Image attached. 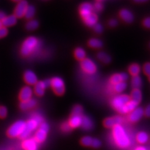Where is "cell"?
Returning <instances> with one entry per match:
<instances>
[{
    "label": "cell",
    "mask_w": 150,
    "mask_h": 150,
    "mask_svg": "<svg viewBox=\"0 0 150 150\" xmlns=\"http://www.w3.org/2000/svg\"><path fill=\"white\" fill-rule=\"evenodd\" d=\"M136 139H137V142L139 144H144L146 143L148 140V135L146 133L143 132H139L137 134V137H136Z\"/></svg>",
    "instance_id": "27"
},
{
    "label": "cell",
    "mask_w": 150,
    "mask_h": 150,
    "mask_svg": "<svg viewBox=\"0 0 150 150\" xmlns=\"http://www.w3.org/2000/svg\"><path fill=\"white\" fill-rule=\"evenodd\" d=\"M81 68L84 72L89 74H95L97 70L95 63L89 58H84L81 61Z\"/></svg>",
    "instance_id": "8"
},
{
    "label": "cell",
    "mask_w": 150,
    "mask_h": 150,
    "mask_svg": "<svg viewBox=\"0 0 150 150\" xmlns=\"http://www.w3.org/2000/svg\"><path fill=\"white\" fill-rule=\"evenodd\" d=\"M39 26V23L36 20H29L26 25V28L28 31H33L36 30Z\"/></svg>",
    "instance_id": "30"
},
{
    "label": "cell",
    "mask_w": 150,
    "mask_h": 150,
    "mask_svg": "<svg viewBox=\"0 0 150 150\" xmlns=\"http://www.w3.org/2000/svg\"><path fill=\"white\" fill-rule=\"evenodd\" d=\"M8 113V111L6 107L3 106H0V118H4L6 116Z\"/></svg>",
    "instance_id": "40"
},
{
    "label": "cell",
    "mask_w": 150,
    "mask_h": 150,
    "mask_svg": "<svg viewBox=\"0 0 150 150\" xmlns=\"http://www.w3.org/2000/svg\"><path fill=\"white\" fill-rule=\"evenodd\" d=\"M51 86V82L50 79H46L45 81H38L34 87V93L37 96H43L46 89Z\"/></svg>",
    "instance_id": "9"
},
{
    "label": "cell",
    "mask_w": 150,
    "mask_h": 150,
    "mask_svg": "<svg viewBox=\"0 0 150 150\" xmlns=\"http://www.w3.org/2000/svg\"><path fill=\"white\" fill-rule=\"evenodd\" d=\"M50 82L51 86L56 95L58 96L63 95L65 91L64 83L63 79L59 77H53L50 79Z\"/></svg>",
    "instance_id": "7"
},
{
    "label": "cell",
    "mask_w": 150,
    "mask_h": 150,
    "mask_svg": "<svg viewBox=\"0 0 150 150\" xmlns=\"http://www.w3.org/2000/svg\"><path fill=\"white\" fill-rule=\"evenodd\" d=\"M93 138L90 137H84L81 139V144L84 146H91Z\"/></svg>",
    "instance_id": "36"
},
{
    "label": "cell",
    "mask_w": 150,
    "mask_h": 150,
    "mask_svg": "<svg viewBox=\"0 0 150 150\" xmlns=\"http://www.w3.org/2000/svg\"><path fill=\"white\" fill-rule=\"evenodd\" d=\"M128 71H129V73L131 75H132L133 76H138V75L140 73L141 68L138 64L134 63L129 66L128 68Z\"/></svg>",
    "instance_id": "26"
},
{
    "label": "cell",
    "mask_w": 150,
    "mask_h": 150,
    "mask_svg": "<svg viewBox=\"0 0 150 150\" xmlns=\"http://www.w3.org/2000/svg\"><path fill=\"white\" fill-rule=\"evenodd\" d=\"M144 115V110L140 107H137L130 112L128 115V120L131 123H136Z\"/></svg>",
    "instance_id": "11"
},
{
    "label": "cell",
    "mask_w": 150,
    "mask_h": 150,
    "mask_svg": "<svg viewBox=\"0 0 150 150\" xmlns=\"http://www.w3.org/2000/svg\"><path fill=\"white\" fill-rule=\"evenodd\" d=\"M81 126L85 130H90L93 128L92 120L86 116H82Z\"/></svg>",
    "instance_id": "24"
},
{
    "label": "cell",
    "mask_w": 150,
    "mask_h": 150,
    "mask_svg": "<svg viewBox=\"0 0 150 150\" xmlns=\"http://www.w3.org/2000/svg\"><path fill=\"white\" fill-rule=\"evenodd\" d=\"M8 33V31L6 28L2 27L0 28V38H3L5 37Z\"/></svg>",
    "instance_id": "41"
},
{
    "label": "cell",
    "mask_w": 150,
    "mask_h": 150,
    "mask_svg": "<svg viewBox=\"0 0 150 150\" xmlns=\"http://www.w3.org/2000/svg\"><path fill=\"white\" fill-rule=\"evenodd\" d=\"M131 86L133 88V89H139L142 84V79L139 75L138 76H133L131 78Z\"/></svg>",
    "instance_id": "28"
},
{
    "label": "cell",
    "mask_w": 150,
    "mask_h": 150,
    "mask_svg": "<svg viewBox=\"0 0 150 150\" xmlns=\"http://www.w3.org/2000/svg\"><path fill=\"white\" fill-rule=\"evenodd\" d=\"M79 14L81 16V18L83 19L86 18L88 15H91V14L93 11V5L90 3H83L81 4L80 6H79Z\"/></svg>",
    "instance_id": "12"
},
{
    "label": "cell",
    "mask_w": 150,
    "mask_h": 150,
    "mask_svg": "<svg viewBox=\"0 0 150 150\" xmlns=\"http://www.w3.org/2000/svg\"><path fill=\"white\" fill-rule=\"evenodd\" d=\"M143 73L147 75V76H149L150 75V63H145L143 66Z\"/></svg>",
    "instance_id": "39"
},
{
    "label": "cell",
    "mask_w": 150,
    "mask_h": 150,
    "mask_svg": "<svg viewBox=\"0 0 150 150\" xmlns=\"http://www.w3.org/2000/svg\"><path fill=\"white\" fill-rule=\"evenodd\" d=\"M83 108L80 105H76L74 106L73 108L71 115H76V116H83Z\"/></svg>",
    "instance_id": "35"
},
{
    "label": "cell",
    "mask_w": 150,
    "mask_h": 150,
    "mask_svg": "<svg viewBox=\"0 0 150 150\" xmlns=\"http://www.w3.org/2000/svg\"><path fill=\"white\" fill-rule=\"evenodd\" d=\"M98 18L95 13H92L91 15H88L86 18H83V21L86 26L89 27H93L97 24Z\"/></svg>",
    "instance_id": "19"
},
{
    "label": "cell",
    "mask_w": 150,
    "mask_h": 150,
    "mask_svg": "<svg viewBox=\"0 0 150 150\" xmlns=\"http://www.w3.org/2000/svg\"><path fill=\"white\" fill-rule=\"evenodd\" d=\"M123 121V119L120 116H114L110 117V118H106L103 121V125L105 127L107 128H112L116 125H120Z\"/></svg>",
    "instance_id": "15"
},
{
    "label": "cell",
    "mask_w": 150,
    "mask_h": 150,
    "mask_svg": "<svg viewBox=\"0 0 150 150\" xmlns=\"http://www.w3.org/2000/svg\"><path fill=\"white\" fill-rule=\"evenodd\" d=\"M41 42L35 36H30L23 42L20 52L23 56H30L37 52L40 48Z\"/></svg>",
    "instance_id": "2"
},
{
    "label": "cell",
    "mask_w": 150,
    "mask_h": 150,
    "mask_svg": "<svg viewBox=\"0 0 150 150\" xmlns=\"http://www.w3.org/2000/svg\"><path fill=\"white\" fill-rule=\"evenodd\" d=\"M129 97L131 100L137 103V104H139L142 99V94L139 89H133V90L131 91Z\"/></svg>",
    "instance_id": "25"
},
{
    "label": "cell",
    "mask_w": 150,
    "mask_h": 150,
    "mask_svg": "<svg viewBox=\"0 0 150 150\" xmlns=\"http://www.w3.org/2000/svg\"><path fill=\"white\" fill-rule=\"evenodd\" d=\"M6 16L5 15V13H4L3 11H0V21H2Z\"/></svg>",
    "instance_id": "47"
},
{
    "label": "cell",
    "mask_w": 150,
    "mask_h": 150,
    "mask_svg": "<svg viewBox=\"0 0 150 150\" xmlns=\"http://www.w3.org/2000/svg\"><path fill=\"white\" fill-rule=\"evenodd\" d=\"M22 148L24 150H38V143L35 138H28L23 141Z\"/></svg>",
    "instance_id": "14"
},
{
    "label": "cell",
    "mask_w": 150,
    "mask_h": 150,
    "mask_svg": "<svg viewBox=\"0 0 150 150\" xmlns=\"http://www.w3.org/2000/svg\"><path fill=\"white\" fill-rule=\"evenodd\" d=\"M49 129V125L45 122H43L40 125L39 128L36 131L34 138L38 143H42L45 142Z\"/></svg>",
    "instance_id": "6"
},
{
    "label": "cell",
    "mask_w": 150,
    "mask_h": 150,
    "mask_svg": "<svg viewBox=\"0 0 150 150\" xmlns=\"http://www.w3.org/2000/svg\"><path fill=\"white\" fill-rule=\"evenodd\" d=\"M126 87H127V84L126 83V82H120L115 84V85H112V89H113L114 91L117 93H122L125 90Z\"/></svg>",
    "instance_id": "32"
},
{
    "label": "cell",
    "mask_w": 150,
    "mask_h": 150,
    "mask_svg": "<svg viewBox=\"0 0 150 150\" xmlns=\"http://www.w3.org/2000/svg\"><path fill=\"white\" fill-rule=\"evenodd\" d=\"M128 79V75L125 73H116L112 75L110 78V81L112 85L119 83L120 82H125Z\"/></svg>",
    "instance_id": "16"
},
{
    "label": "cell",
    "mask_w": 150,
    "mask_h": 150,
    "mask_svg": "<svg viewBox=\"0 0 150 150\" xmlns=\"http://www.w3.org/2000/svg\"><path fill=\"white\" fill-rule=\"evenodd\" d=\"M12 1H16V2H20V1H21V0H12Z\"/></svg>",
    "instance_id": "51"
},
{
    "label": "cell",
    "mask_w": 150,
    "mask_h": 150,
    "mask_svg": "<svg viewBox=\"0 0 150 150\" xmlns=\"http://www.w3.org/2000/svg\"><path fill=\"white\" fill-rule=\"evenodd\" d=\"M134 150H147L146 148L144 146H138Z\"/></svg>",
    "instance_id": "48"
},
{
    "label": "cell",
    "mask_w": 150,
    "mask_h": 150,
    "mask_svg": "<svg viewBox=\"0 0 150 150\" xmlns=\"http://www.w3.org/2000/svg\"><path fill=\"white\" fill-rule=\"evenodd\" d=\"M149 81H150V75L149 76Z\"/></svg>",
    "instance_id": "53"
},
{
    "label": "cell",
    "mask_w": 150,
    "mask_h": 150,
    "mask_svg": "<svg viewBox=\"0 0 150 150\" xmlns=\"http://www.w3.org/2000/svg\"><path fill=\"white\" fill-rule=\"evenodd\" d=\"M43 122V118L40 115L35 113L33 115L31 118H30L27 122H26V128L23 133L20 136V139H26L30 134L39 127L40 125Z\"/></svg>",
    "instance_id": "3"
},
{
    "label": "cell",
    "mask_w": 150,
    "mask_h": 150,
    "mask_svg": "<svg viewBox=\"0 0 150 150\" xmlns=\"http://www.w3.org/2000/svg\"><path fill=\"white\" fill-rule=\"evenodd\" d=\"M144 115L146 117H150V104L148 105L144 110Z\"/></svg>",
    "instance_id": "45"
},
{
    "label": "cell",
    "mask_w": 150,
    "mask_h": 150,
    "mask_svg": "<svg viewBox=\"0 0 150 150\" xmlns=\"http://www.w3.org/2000/svg\"><path fill=\"white\" fill-rule=\"evenodd\" d=\"M130 101V97L127 95H120L115 96L111 101V105L113 108L120 112L123 108L128 101Z\"/></svg>",
    "instance_id": "5"
},
{
    "label": "cell",
    "mask_w": 150,
    "mask_h": 150,
    "mask_svg": "<svg viewBox=\"0 0 150 150\" xmlns=\"http://www.w3.org/2000/svg\"><path fill=\"white\" fill-rule=\"evenodd\" d=\"M120 16L125 22L128 23H131L134 20L133 13L126 9H121L120 12Z\"/></svg>",
    "instance_id": "18"
},
{
    "label": "cell",
    "mask_w": 150,
    "mask_h": 150,
    "mask_svg": "<svg viewBox=\"0 0 150 150\" xmlns=\"http://www.w3.org/2000/svg\"><path fill=\"white\" fill-rule=\"evenodd\" d=\"M117 25H118V21H117L116 20H115V19H112L109 21V25L111 27H115Z\"/></svg>",
    "instance_id": "46"
},
{
    "label": "cell",
    "mask_w": 150,
    "mask_h": 150,
    "mask_svg": "<svg viewBox=\"0 0 150 150\" xmlns=\"http://www.w3.org/2000/svg\"><path fill=\"white\" fill-rule=\"evenodd\" d=\"M112 137L115 143L118 148L126 149L130 146V138L121 124L116 125L112 128Z\"/></svg>",
    "instance_id": "1"
},
{
    "label": "cell",
    "mask_w": 150,
    "mask_h": 150,
    "mask_svg": "<svg viewBox=\"0 0 150 150\" xmlns=\"http://www.w3.org/2000/svg\"><path fill=\"white\" fill-rule=\"evenodd\" d=\"M82 116L71 115L68 121V124L70 127L72 128H76L81 126Z\"/></svg>",
    "instance_id": "20"
},
{
    "label": "cell",
    "mask_w": 150,
    "mask_h": 150,
    "mask_svg": "<svg viewBox=\"0 0 150 150\" xmlns=\"http://www.w3.org/2000/svg\"><path fill=\"white\" fill-rule=\"evenodd\" d=\"M138 105V104H137V103H135L134 101L130 100V101L126 103L125 106L123 108V109L121 110V111L120 112V114L124 115V114L129 113L130 112L134 110L136 108H137Z\"/></svg>",
    "instance_id": "22"
},
{
    "label": "cell",
    "mask_w": 150,
    "mask_h": 150,
    "mask_svg": "<svg viewBox=\"0 0 150 150\" xmlns=\"http://www.w3.org/2000/svg\"><path fill=\"white\" fill-rule=\"evenodd\" d=\"M74 56L77 59L82 61L84 58H85L86 56V52L82 48H77L76 50H74Z\"/></svg>",
    "instance_id": "31"
},
{
    "label": "cell",
    "mask_w": 150,
    "mask_h": 150,
    "mask_svg": "<svg viewBox=\"0 0 150 150\" xmlns=\"http://www.w3.org/2000/svg\"><path fill=\"white\" fill-rule=\"evenodd\" d=\"M97 58L100 61H101V62L105 64L109 63L111 61L110 56L107 53L103 52V51H101V52H99L98 53Z\"/></svg>",
    "instance_id": "33"
},
{
    "label": "cell",
    "mask_w": 150,
    "mask_h": 150,
    "mask_svg": "<svg viewBox=\"0 0 150 150\" xmlns=\"http://www.w3.org/2000/svg\"><path fill=\"white\" fill-rule=\"evenodd\" d=\"M3 27V24H2V22L1 21H0V28Z\"/></svg>",
    "instance_id": "50"
},
{
    "label": "cell",
    "mask_w": 150,
    "mask_h": 150,
    "mask_svg": "<svg viewBox=\"0 0 150 150\" xmlns=\"http://www.w3.org/2000/svg\"><path fill=\"white\" fill-rule=\"evenodd\" d=\"M88 45L94 49H99L103 46L102 41L97 38H92L89 40Z\"/></svg>",
    "instance_id": "29"
},
{
    "label": "cell",
    "mask_w": 150,
    "mask_h": 150,
    "mask_svg": "<svg viewBox=\"0 0 150 150\" xmlns=\"http://www.w3.org/2000/svg\"><path fill=\"white\" fill-rule=\"evenodd\" d=\"M143 24L145 28L150 29V17L145 18L143 21Z\"/></svg>",
    "instance_id": "44"
},
{
    "label": "cell",
    "mask_w": 150,
    "mask_h": 150,
    "mask_svg": "<svg viewBox=\"0 0 150 150\" xmlns=\"http://www.w3.org/2000/svg\"><path fill=\"white\" fill-rule=\"evenodd\" d=\"M134 1L135 2H137V3H143V2L146 1L147 0H134Z\"/></svg>",
    "instance_id": "49"
},
{
    "label": "cell",
    "mask_w": 150,
    "mask_h": 150,
    "mask_svg": "<svg viewBox=\"0 0 150 150\" xmlns=\"http://www.w3.org/2000/svg\"><path fill=\"white\" fill-rule=\"evenodd\" d=\"M3 26L4 28H8L15 25L17 22V18L14 15L7 16L1 21Z\"/></svg>",
    "instance_id": "21"
},
{
    "label": "cell",
    "mask_w": 150,
    "mask_h": 150,
    "mask_svg": "<svg viewBox=\"0 0 150 150\" xmlns=\"http://www.w3.org/2000/svg\"><path fill=\"white\" fill-rule=\"evenodd\" d=\"M61 129H62L63 132L67 133L71 131V128L69 126L68 122H64V123H63L62 125V126H61Z\"/></svg>",
    "instance_id": "37"
},
{
    "label": "cell",
    "mask_w": 150,
    "mask_h": 150,
    "mask_svg": "<svg viewBox=\"0 0 150 150\" xmlns=\"http://www.w3.org/2000/svg\"><path fill=\"white\" fill-rule=\"evenodd\" d=\"M93 10H95L96 12H100L103 9V4L100 2H96L94 5L93 6Z\"/></svg>",
    "instance_id": "38"
},
{
    "label": "cell",
    "mask_w": 150,
    "mask_h": 150,
    "mask_svg": "<svg viewBox=\"0 0 150 150\" xmlns=\"http://www.w3.org/2000/svg\"><path fill=\"white\" fill-rule=\"evenodd\" d=\"M24 79L28 85H35L38 81L36 74L31 70H27L25 72Z\"/></svg>",
    "instance_id": "17"
},
{
    "label": "cell",
    "mask_w": 150,
    "mask_h": 150,
    "mask_svg": "<svg viewBox=\"0 0 150 150\" xmlns=\"http://www.w3.org/2000/svg\"><path fill=\"white\" fill-rule=\"evenodd\" d=\"M36 105V101L34 99H31L25 101H21L20 103V107L22 110H28L30 109H32Z\"/></svg>",
    "instance_id": "23"
},
{
    "label": "cell",
    "mask_w": 150,
    "mask_h": 150,
    "mask_svg": "<svg viewBox=\"0 0 150 150\" xmlns=\"http://www.w3.org/2000/svg\"><path fill=\"white\" fill-rule=\"evenodd\" d=\"M35 8L32 5H28L25 14V16L27 20H31V19L34 17L35 15Z\"/></svg>",
    "instance_id": "34"
},
{
    "label": "cell",
    "mask_w": 150,
    "mask_h": 150,
    "mask_svg": "<svg viewBox=\"0 0 150 150\" xmlns=\"http://www.w3.org/2000/svg\"><path fill=\"white\" fill-rule=\"evenodd\" d=\"M33 93V91L32 88L30 86H25L21 90L20 95H19V98L21 101L28 100L31 98Z\"/></svg>",
    "instance_id": "13"
},
{
    "label": "cell",
    "mask_w": 150,
    "mask_h": 150,
    "mask_svg": "<svg viewBox=\"0 0 150 150\" xmlns=\"http://www.w3.org/2000/svg\"><path fill=\"white\" fill-rule=\"evenodd\" d=\"M28 6V4L26 0H21L20 2H18L16 6L15 7V11H14V15L17 18H20L25 16V14Z\"/></svg>",
    "instance_id": "10"
},
{
    "label": "cell",
    "mask_w": 150,
    "mask_h": 150,
    "mask_svg": "<svg viewBox=\"0 0 150 150\" xmlns=\"http://www.w3.org/2000/svg\"><path fill=\"white\" fill-rule=\"evenodd\" d=\"M101 142L98 139H93L91 146L94 148H98L100 146Z\"/></svg>",
    "instance_id": "42"
},
{
    "label": "cell",
    "mask_w": 150,
    "mask_h": 150,
    "mask_svg": "<svg viewBox=\"0 0 150 150\" xmlns=\"http://www.w3.org/2000/svg\"><path fill=\"white\" fill-rule=\"evenodd\" d=\"M93 28H94V30H95V31L97 33H101L103 30V28L102 25L100 24H98V23H97V24H96L95 26H94Z\"/></svg>",
    "instance_id": "43"
},
{
    "label": "cell",
    "mask_w": 150,
    "mask_h": 150,
    "mask_svg": "<svg viewBox=\"0 0 150 150\" xmlns=\"http://www.w3.org/2000/svg\"><path fill=\"white\" fill-rule=\"evenodd\" d=\"M97 1H98V2H100V1H103V0H97Z\"/></svg>",
    "instance_id": "52"
},
{
    "label": "cell",
    "mask_w": 150,
    "mask_h": 150,
    "mask_svg": "<svg viewBox=\"0 0 150 150\" xmlns=\"http://www.w3.org/2000/svg\"><path fill=\"white\" fill-rule=\"evenodd\" d=\"M26 128V122L19 120L14 123L7 131V134L11 138L19 137L23 133Z\"/></svg>",
    "instance_id": "4"
}]
</instances>
